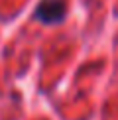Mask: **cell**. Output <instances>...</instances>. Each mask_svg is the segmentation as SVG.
Listing matches in <instances>:
<instances>
[{
	"mask_svg": "<svg viewBox=\"0 0 118 120\" xmlns=\"http://www.w3.org/2000/svg\"><path fill=\"white\" fill-rule=\"evenodd\" d=\"M65 16V2L63 0H43L36 10V18L43 24H55L61 22Z\"/></svg>",
	"mask_w": 118,
	"mask_h": 120,
	"instance_id": "1",
	"label": "cell"
}]
</instances>
